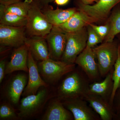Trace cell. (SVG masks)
I'll return each mask as SVG.
<instances>
[{"label": "cell", "instance_id": "cell-1", "mask_svg": "<svg viewBox=\"0 0 120 120\" xmlns=\"http://www.w3.org/2000/svg\"><path fill=\"white\" fill-rule=\"evenodd\" d=\"M65 76L57 88V98L61 101L77 98L84 99L91 82L82 69L76 67Z\"/></svg>", "mask_w": 120, "mask_h": 120}, {"label": "cell", "instance_id": "cell-2", "mask_svg": "<svg viewBox=\"0 0 120 120\" xmlns=\"http://www.w3.org/2000/svg\"><path fill=\"white\" fill-rule=\"evenodd\" d=\"M120 45L114 41L105 42L92 48L98 60L101 77H105L113 68L118 56Z\"/></svg>", "mask_w": 120, "mask_h": 120}, {"label": "cell", "instance_id": "cell-3", "mask_svg": "<svg viewBox=\"0 0 120 120\" xmlns=\"http://www.w3.org/2000/svg\"><path fill=\"white\" fill-rule=\"evenodd\" d=\"M26 31L30 36L45 37L50 32L52 25L47 20L41 8L34 1L27 16Z\"/></svg>", "mask_w": 120, "mask_h": 120}, {"label": "cell", "instance_id": "cell-4", "mask_svg": "<svg viewBox=\"0 0 120 120\" xmlns=\"http://www.w3.org/2000/svg\"><path fill=\"white\" fill-rule=\"evenodd\" d=\"M76 64H67L61 60H55L49 58L40 61L38 64V71L45 81L54 83L63 76L73 71Z\"/></svg>", "mask_w": 120, "mask_h": 120}, {"label": "cell", "instance_id": "cell-5", "mask_svg": "<svg viewBox=\"0 0 120 120\" xmlns=\"http://www.w3.org/2000/svg\"><path fill=\"white\" fill-rule=\"evenodd\" d=\"M67 39L65 49L61 60L67 64H75L77 57L86 46L87 30L84 27L76 32L67 33Z\"/></svg>", "mask_w": 120, "mask_h": 120}, {"label": "cell", "instance_id": "cell-6", "mask_svg": "<svg viewBox=\"0 0 120 120\" xmlns=\"http://www.w3.org/2000/svg\"><path fill=\"white\" fill-rule=\"evenodd\" d=\"M46 87H43L36 94L27 95L22 99L18 117L22 118L31 117L42 108L49 98V91Z\"/></svg>", "mask_w": 120, "mask_h": 120}, {"label": "cell", "instance_id": "cell-7", "mask_svg": "<svg viewBox=\"0 0 120 120\" xmlns=\"http://www.w3.org/2000/svg\"><path fill=\"white\" fill-rule=\"evenodd\" d=\"M92 48L86 46L77 57L75 64L82 69L91 82L99 81L101 77Z\"/></svg>", "mask_w": 120, "mask_h": 120}, {"label": "cell", "instance_id": "cell-8", "mask_svg": "<svg viewBox=\"0 0 120 120\" xmlns=\"http://www.w3.org/2000/svg\"><path fill=\"white\" fill-rule=\"evenodd\" d=\"M62 102L65 107L72 114L75 120H101L84 99L77 98Z\"/></svg>", "mask_w": 120, "mask_h": 120}, {"label": "cell", "instance_id": "cell-9", "mask_svg": "<svg viewBox=\"0 0 120 120\" xmlns=\"http://www.w3.org/2000/svg\"><path fill=\"white\" fill-rule=\"evenodd\" d=\"M50 58L61 60L67 43V33L57 26H53L49 33L46 36Z\"/></svg>", "mask_w": 120, "mask_h": 120}, {"label": "cell", "instance_id": "cell-10", "mask_svg": "<svg viewBox=\"0 0 120 120\" xmlns=\"http://www.w3.org/2000/svg\"><path fill=\"white\" fill-rule=\"evenodd\" d=\"M26 27L0 24V44L3 46L15 48L25 44Z\"/></svg>", "mask_w": 120, "mask_h": 120}, {"label": "cell", "instance_id": "cell-11", "mask_svg": "<svg viewBox=\"0 0 120 120\" xmlns=\"http://www.w3.org/2000/svg\"><path fill=\"white\" fill-rule=\"evenodd\" d=\"M28 69V79L27 84L24 90V96L37 94L41 87H47L48 85L42 79L38 71V67L34 58L29 50L27 60Z\"/></svg>", "mask_w": 120, "mask_h": 120}, {"label": "cell", "instance_id": "cell-12", "mask_svg": "<svg viewBox=\"0 0 120 120\" xmlns=\"http://www.w3.org/2000/svg\"><path fill=\"white\" fill-rule=\"evenodd\" d=\"M120 2V0H98L93 5L80 3L79 10L83 11L96 22L102 20L108 16L112 9Z\"/></svg>", "mask_w": 120, "mask_h": 120}, {"label": "cell", "instance_id": "cell-13", "mask_svg": "<svg viewBox=\"0 0 120 120\" xmlns=\"http://www.w3.org/2000/svg\"><path fill=\"white\" fill-rule=\"evenodd\" d=\"M84 99L101 120H114L115 113L112 106L108 101L100 96L90 93L87 94Z\"/></svg>", "mask_w": 120, "mask_h": 120}, {"label": "cell", "instance_id": "cell-14", "mask_svg": "<svg viewBox=\"0 0 120 120\" xmlns=\"http://www.w3.org/2000/svg\"><path fill=\"white\" fill-rule=\"evenodd\" d=\"M28 47L25 44L15 48L12 54L10 61L6 65L5 74H10L17 71L28 72Z\"/></svg>", "mask_w": 120, "mask_h": 120}, {"label": "cell", "instance_id": "cell-15", "mask_svg": "<svg viewBox=\"0 0 120 120\" xmlns=\"http://www.w3.org/2000/svg\"><path fill=\"white\" fill-rule=\"evenodd\" d=\"M25 44L28 47L33 57L37 60L42 61L50 58L45 37L30 36L26 38Z\"/></svg>", "mask_w": 120, "mask_h": 120}, {"label": "cell", "instance_id": "cell-16", "mask_svg": "<svg viewBox=\"0 0 120 120\" xmlns=\"http://www.w3.org/2000/svg\"><path fill=\"white\" fill-rule=\"evenodd\" d=\"M95 22L94 19L83 11L79 10L67 22L57 26L67 33H71L78 31Z\"/></svg>", "mask_w": 120, "mask_h": 120}, {"label": "cell", "instance_id": "cell-17", "mask_svg": "<svg viewBox=\"0 0 120 120\" xmlns=\"http://www.w3.org/2000/svg\"><path fill=\"white\" fill-rule=\"evenodd\" d=\"M42 120H72L74 118L72 114L65 107L62 101L57 98L50 103Z\"/></svg>", "mask_w": 120, "mask_h": 120}, {"label": "cell", "instance_id": "cell-18", "mask_svg": "<svg viewBox=\"0 0 120 120\" xmlns=\"http://www.w3.org/2000/svg\"><path fill=\"white\" fill-rule=\"evenodd\" d=\"M113 68L106 75L102 81L91 83L88 93L100 96L109 103L113 89Z\"/></svg>", "mask_w": 120, "mask_h": 120}, {"label": "cell", "instance_id": "cell-19", "mask_svg": "<svg viewBox=\"0 0 120 120\" xmlns=\"http://www.w3.org/2000/svg\"><path fill=\"white\" fill-rule=\"evenodd\" d=\"M27 77L23 74H19L11 80L8 86L7 95L9 101L14 105L19 103L20 98L27 84Z\"/></svg>", "mask_w": 120, "mask_h": 120}, {"label": "cell", "instance_id": "cell-20", "mask_svg": "<svg viewBox=\"0 0 120 120\" xmlns=\"http://www.w3.org/2000/svg\"><path fill=\"white\" fill-rule=\"evenodd\" d=\"M77 11L75 8L65 9L49 8L46 9L43 12L53 26H58L67 22Z\"/></svg>", "mask_w": 120, "mask_h": 120}, {"label": "cell", "instance_id": "cell-21", "mask_svg": "<svg viewBox=\"0 0 120 120\" xmlns=\"http://www.w3.org/2000/svg\"><path fill=\"white\" fill-rule=\"evenodd\" d=\"M27 17L5 11L0 8V23L6 26L26 27Z\"/></svg>", "mask_w": 120, "mask_h": 120}, {"label": "cell", "instance_id": "cell-22", "mask_svg": "<svg viewBox=\"0 0 120 120\" xmlns=\"http://www.w3.org/2000/svg\"><path fill=\"white\" fill-rule=\"evenodd\" d=\"M33 1V0H25L23 1L19 0L8 5L0 4V8L6 11L26 17Z\"/></svg>", "mask_w": 120, "mask_h": 120}, {"label": "cell", "instance_id": "cell-23", "mask_svg": "<svg viewBox=\"0 0 120 120\" xmlns=\"http://www.w3.org/2000/svg\"><path fill=\"white\" fill-rule=\"evenodd\" d=\"M109 24V32L105 39V42H107L113 41L116 35L120 33V9L112 15Z\"/></svg>", "mask_w": 120, "mask_h": 120}, {"label": "cell", "instance_id": "cell-24", "mask_svg": "<svg viewBox=\"0 0 120 120\" xmlns=\"http://www.w3.org/2000/svg\"><path fill=\"white\" fill-rule=\"evenodd\" d=\"M112 80L113 82V89L109 103L112 106L114 97L116 91L120 84V45L118 49V56L113 67L112 73Z\"/></svg>", "mask_w": 120, "mask_h": 120}, {"label": "cell", "instance_id": "cell-25", "mask_svg": "<svg viewBox=\"0 0 120 120\" xmlns=\"http://www.w3.org/2000/svg\"><path fill=\"white\" fill-rule=\"evenodd\" d=\"M15 111L12 106L8 103H4L0 106L1 120H15L18 118Z\"/></svg>", "mask_w": 120, "mask_h": 120}, {"label": "cell", "instance_id": "cell-26", "mask_svg": "<svg viewBox=\"0 0 120 120\" xmlns=\"http://www.w3.org/2000/svg\"><path fill=\"white\" fill-rule=\"evenodd\" d=\"M88 39L87 46L93 48L98 44L101 43L103 40L99 36L96 32L90 25L87 26Z\"/></svg>", "mask_w": 120, "mask_h": 120}, {"label": "cell", "instance_id": "cell-27", "mask_svg": "<svg viewBox=\"0 0 120 120\" xmlns=\"http://www.w3.org/2000/svg\"><path fill=\"white\" fill-rule=\"evenodd\" d=\"M89 25L103 40L105 39L109 32L110 27L109 23L103 26H96L92 23Z\"/></svg>", "mask_w": 120, "mask_h": 120}, {"label": "cell", "instance_id": "cell-28", "mask_svg": "<svg viewBox=\"0 0 120 120\" xmlns=\"http://www.w3.org/2000/svg\"><path fill=\"white\" fill-rule=\"evenodd\" d=\"M112 106L115 113V117L120 115V84L114 95Z\"/></svg>", "mask_w": 120, "mask_h": 120}, {"label": "cell", "instance_id": "cell-29", "mask_svg": "<svg viewBox=\"0 0 120 120\" xmlns=\"http://www.w3.org/2000/svg\"><path fill=\"white\" fill-rule=\"evenodd\" d=\"M6 63L5 60H1L0 61V83H1L4 78L6 69Z\"/></svg>", "mask_w": 120, "mask_h": 120}, {"label": "cell", "instance_id": "cell-30", "mask_svg": "<svg viewBox=\"0 0 120 120\" xmlns=\"http://www.w3.org/2000/svg\"><path fill=\"white\" fill-rule=\"evenodd\" d=\"M53 1L54 0H35L34 1L41 7V5L46 6L48 4Z\"/></svg>", "mask_w": 120, "mask_h": 120}, {"label": "cell", "instance_id": "cell-31", "mask_svg": "<svg viewBox=\"0 0 120 120\" xmlns=\"http://www.w3.org/2000/svg\"><path fill=\"white\" fill-rule=\"evenodd\" d=\"M19 0H0V4L4 5H8Z\"/></svg>", "mask_w": 120, "mask_h": 120}, {"label": "cell", "instance_id": "cell-32", "mask_svg": "<svg viewBox=\"0 0 120 120\" xmlns=\"http://www.w3.org/2000/svg\"><path fill=\"white\" fill-rule=\"evenodd\" d=\"M57 4L58 5H65L67 4L69 1V0H54Z\"/></svg>", "mask_w": 120, "mask_h": 120}, {"label": "cell", "instance_id": "cell-33", "mask_svg": "<svg viewBox=\"0 0 120 120\" xmlns=\"http://www.w3.org/2000/svg\"><path fill=\"white\" fill-rule=\"evenodd\" d=\"M81 3L85 5H91L93 2H97L98 0H79Z\"/></svg>", "mask_w": 120, "mask_h": 120}]
</instances>
